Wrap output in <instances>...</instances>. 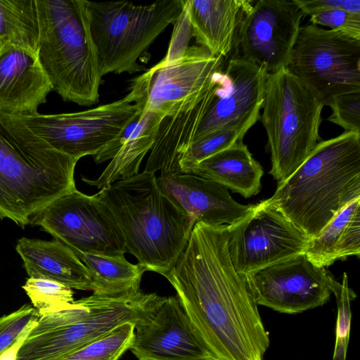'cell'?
I'll return each instance as SVG.
<instances>
[{"label": "cell", "instance_id": "obj_1", "mask_svg": "<svg viewBox=\"0 0 360 360\" xmlns=\"http://www.w3.org/2000/svg\"><path fill=\"white\" fill-rule=\"evenodd\" d=\"M229 237V225L196 223L184 250L164 277L218 360H264L269 333L246 276L232 264Z\"/></svg>", "mask_w": 360, "mask_h": 360}, {"label": "cell", "instance_id": "obj_2", "mask_svg": "<svg viewBox=\"0 0 360 360\" xmlns=\"http://www.w3.org/2000/svg\"><path fill=\"white\" fill-rule=\"evenodd\" d=\"M360 198V134L345 131L317 143L268 201L304 233L319 235L347 204Z\"/></svg>", "mask_w": 360, "mask_h": 360}, {"label": "cell", "instance_id": "obj_3", "mask_svg": "<svg viewBox=\"0 0 360 360\" xmlns=\"http://www.w3.org/2000/svg\"><path fill=\"white\" fill-rule=\"evenodd\" d=\"M98 192L122 232L127 252L147 271L164 276L195 226L185 211L161 191L155 173H139Z\"/></svg>", "mask_w": 360, "mask_h": 360}, {"label": "cell", "instance_id": "obj_4", "mask_svg": "<svg viewBox=\"0 0 360 360\" xmlns=\"http://www.w3.org/2000/svg\"><path fill=\"white\" fill-rule=\"evenodd\" d=\"M77 162L0 111V218L24 228L38 210L76 188Z\"/></svg>", "mask_w": 360, "mask_h": 360}, {"label": "cell", "instance_id": "obj_5", "mask_svg": "<svg viewBox=\"0 0 360 360\" xmlns=\"http://www.w3.org/2000/svg\"><path fill=\"white\" fill-rule=\"evenodd\" d=\"M37 56L64 101L89 106L99 101L100 74L86 0H37Z\"/></svg>", "mask_w": 360, "mask_h": 360}, {"label": "cell", "instance_id": "obj_6", "mask_svg": "<svg viewBox=\"0 0 360 360\" xmlns=\"http://www.w3.org/2000/svg\"><path fill=\"white\" fill-rule=\"evenodd\" d=\"M162 297L141 290L115 295L93 293L39 315L17 360H60L124 322L137 323Z\"/></svg>", "mask_w": 360, "mask_h": 360}, {"label": "cell", "instance_id": "obj_7", "mask_svg": "<svg viewBox=\"0 0 360 360\" xmlns=\"http://www.w3.org/2000/svg\"><path fill=\"white\" fill-rule=\"evenodd\" d=\"M183 8L184 0H158L148 4L86 0L101 75L141 71L139 58L170 24L177 21Z\"/></svg>", "mask_w": 360, "mask_h": 360}, {"label": "cell", "instance_id": "obj_8", "mask_svg": "<svg viewBox=\"0 0 360 360\" xmlns=\"http://www.w3.org/2000/svg\"><path fill=\"white\" fill-rule=\"evenodd\" d=\"M323 107L289 68L268 75L259 120L271 153L269 174L278 184L288 179L317 144Z\"/></svg>", "mask_w": 360, "mask_h": 360}, {"label": "cell", "instance_id": "obj_9", "mask_svg": "<svg viewBox=\"0 0 360 360\" xmlns=\"http://www.w3.org/2000/svg\"><path fill=\"white\" fill-rule=\"evenodd\" d=\"M288 68L329 106L338 96L360 93V39L312 24L300 26Z\"/></svg>", "mask_w": 360, "mask_h": 360}, {"label": "cell", "instance_id": "obj_10", "mask_svg": "<svg viewBox=\"0 0 360 360\" xmlns=\"http://www.w3.org/2000/svg\"><path fill=\"white\" fill-rule=\"evenodd\" d=\"M224 60L203 46H186L166 56L135 78L131 91L142 111L163 117L184 111L197 101L213 75L223 70Z\"/></svg>", "mask_w": 360, "mask_h": 360}, {"label": "cell", "instance_id": "obj_11", "mask_svg": "<svg viewBox=\"0 0 360 360\" xmlns=\"http://www.w3.org/2000/svg\"><path fill=\"white\" fill-rule=\"evenodd\" d=\"M30 224L41 227L76 255L122 256L127 252L122 232L99 192L88 195L75 188L38 210Z\"/></svg>", "mask_w": 360, "mask_h": 360}, {"label": "cell", "instance_id": "obj_12", "mask_svg": "<svg viewBox=\"0 0 360 360\" xmlns=\"http://www.w3.org/2000/svg\"><path fill=\"white\" fill-rule=\"evenodd\" d=\"M141 111L129 91L118 101L80 112L9 115L55 150L79 160L94 156Z\"/></svg>", "mask_w": 360, "mask_h": 360}, {"label": "cell", "instance_id": "obj_13", "mask_svg": "<svg viewBox=\"0 0 360 360\" xmlns=\"http://www.w3.org/2000/svg\"><path fill=\"white\" fill-rule=\"evenodd\" d=\"M268 75L256 64L230 59L201 96L202 114L191 144L221 130H237L245 136L260 118Z\"/></svg>", "mask_w": 360, "mask_h": 360}, {"label": "cell", "instance_id": "obj_14", "mask_svg": "<svg viewBox=\"0 0 360 360\" xmlns=\"http://www.w3.org/2000/svg\"><path fill=\"white\" fill-rule=\"evenodd\" d=\"M229 226L230 258L245 276L304 253L308 240L267 199Z\"/></svg>", "mask_w": 360, "mask_h": 360}, {"label": "cell", "instance_id": "obj_15", "mask_svg": "<svg viewBox=\"0 0 360 360\" xmlns=\"http://www.w3.org/2000/svg\"><path fill=\"white\" fill-rule=\"evenodd\" d=\"M304 17L294 0L253 1L238 30L236 57L268 74L288 68Z\"/></svg>", "mask_w": 360, "mask_h": 360}, {"label": "cell", "instance_id": "obj_16", "mask_svg": "<svg viewBox=\"0 0 360 360\" xmlns=\"http://www.w3.org/2000/svg\"><path fill=\"white\" fill-rule=\"evenodd\" d=\"M257 305L301 313L328 302L336 281L302 253L245 276Z\"/></svg>", "mask_w": 360, "mask_h": 360}, {"label": "cell", "instance_id": "obj_17", "mask_svg": "<svg viewBox=\"0 0 360 360\" xmlns=\"http://www.w3.org/2000/svg\"><path fill=\"white\" fill-rule=\"evenodd\" d=\"M129 349L139 360H218L196 332L176 296L163 297L135 323Z\"/></svg>", "mask_w": 360, "mask_h": 360}, {"label": "cell", "instance_id": "obj_18", "mask_svg": "<svg viewBox=\"0 0 360 360\" xmlns=\"http://www.w3.org/2000/svg\"><path fill=\"white\" fill-rule=\"evenodd\" d=\"M157 181L161 191L185 211L194 225H233L255 207L238 203L226 186L193 174L160 175Z\"/></svg>", "mask_w": 360, "mask_h": 360}, {"label": "cell", "instance_id": "obj_19", "mask_svg": "<svg viewBox=\"0 0 360 360\" xmlns=\"http://www.w3.org/2000/svg\"><path fill=\"white\" fill-rule=\"evenodd\" d=\"M52 91L37 54L13 46L0 48V111L15 115L37 114Z\"/></svg>", "mask_w": 360, "mask_h": 360}, {"label": "cell", "instance_id": "obj_20", "mask_svg": "<svg viewBox=\"0 0 360 360\" xmlns=\"http://www.w3.org/2000/svg\"><path fill=\"white\" fill-rule=\"evenodd\" d=\"M250 0H184L191 36L214 56H226L234 47L239 26L252 7Z\"/></svg>", "mask_w": 360, "mask_h": 360}, {"label": "cell", "instance_id": "obj_21", "mask_svg": "<svg viewBox=\"0 0 360 360\" xmlns=\"http://www.w3.org/2000/svg\"><path fill=\"white\" fill-rule=\"evenodd\" d=\"M15 249L29 277L51 280L71 289L92 290L86 266L60 240L22 237L17 241Z\"/></svg>", "mask_w": 360, "mask_h": 360}, {"label": "cell", "instance_id": "obj_22", "mask_svg": "<svg viewBox=\"0 0 360 360\" xmlns=\"http://www.w3.org/2000/svg\"><path fill=\"white\" fill-rule=\"evenodd\" d=\"M190 173L219 183L247 198L260 191L264 172L248 146L239 141L198 162Z\"/></svg>", "mask_w": 360, "mask_h": 360}, {"label": "cell", "instance_id": "obj_23", "mask_svg": "<svg viewBox=\"0 0 360 360\" xmlns=\"http://www.w3.org/2000/svg\"><path fill=\"white\" fill-rule=\"evenodd\" d=\"M304 254L316 266L326 268L338 259L360 255V198L343 207L319 235L308 239Z\"/></svg>", "mask_w": 360, "mask_h": 360}, {"label": "cell", "instance_id": "obj_24", "mask_svg": "<svg viewBox=\"0 0 360 360\" xmlns=\"http://www.w3.org/2000/svg\"><path fill=\"white\" fill-rule=\"evenodd\" d=\"M162 116L144 110L129 137L96 179L82 176V180L100 190L113 183L139 174L144 157L151 150Z\"/></svg>", "mask_w": 360, "mask_h": 360}, {"label": "cell", "instance_id": "obj_25", "mask_svg": "<svg viewBox=\"0 0 360 360\" xmlns=\"http://www.w3.org/2000/svg\"><path fill=\"white\" fill-rule=\"evenodd\" d=\"M77 256L89 271L94 294L115 295L138 291L147 271L140 264L128 262L124 255L79 253Z\"/></svg>", "mask_w": 360, "mask_h": 360}, {"label": "cell", "instance_id": "obj_26", "mask_svg": "<svg viewBox=\"0 0 360 360\" xmlns=\"http://www.w3.org/2000/svg\"><path fill=\"white\" fill-rule=\"evenodd\" d=\"M37 0H0V48L13 46L37 54Z\"/></svg>", "mask_w": 360, "mask_h": 360}, {"label": "cell", "instance_id": "obj_27", "mask_svg": "<svg viewBox=\"0 0 360 360\" xmlns=\"http://www.w3.org/2000/svg\"><path fill=\"white\" fill-rule=\"evenodd\" d=\"M135 323L124 322L60 360H120L130 349Z\"/></svg>", "mask_w": 360, "mask_h": 360}, {"label": "cell", "instance_id": "obj_28", "mask_svg": "<svg viewBox=\"0 0 360 360\" xmlns=\"http://www.w3.org/2000/svg\"><path fill=\"white\" fill-rule=\"evenodd\" d=\"M22 288L39 315L66 307L75 301L70 288L51 280L29 277Z\"/></svg>", "mask_w": 360, "mask_h": 360}, {"label": "cell", "instance_id": "obj_29", "mask_svg": "<svg viewBox=\"0 0 360 360\" xmlns=\"http://www.w3.org/2000/svg\"><path fill=\"white\" fill-rule=\"evenodd\" d=\"M244 135L237 130H221L211 133L192 143L182 155L179 168L181 174L190 173L198 162L243 141Z\"/></svg>", "mask_w": 360, "mask_h": 360}, {"label": "cell", "instance_id": "obj_30", "mask_svg": "<svg viewBox=\"0 0 360 360\" xmlns=\"http://www.w3.org/2000/svg\"><path fill=\"white\" fill-rule=\"evenodd\" d=\"M332 293L334 294L338 307L335 328V344L332 360H345L349 341L351 326V301L356 294L349 286L348 276L343 274L342 283L335 281Z\"/></svg>", "mask_w": 360, "mask_h": 360}, {"label": "cell", "instance_id": "obj_31", "mask_svg": "<svg viewBox=\"0 0 360 360\" xmlns=\"http://www.w3.org/2000/svg\"><path fill=\"white\" fill-rule=\"evenodd\" d=\"M33 306L25 304L0 317V356L32 328L39 319Z\"/></svg>", "mask_w": 360, "mask_h": 360}, {"label": "cell", "instance_id": "obj_32", "mask_svg": "<svg viewBox=\"0 0 360 360\" xmlns=\"http://www.w3.org/2000/svg\"><path fill=\"white\" fill-rule=\"evenodd\" d=\"M332 113L327 118L345 131L360 134V93H352L335 97L330 105Z\"/></svg>", "mask_w": 360, "mask_h": 360}, {"label": "cell", "instance_id": "obj_33", "mask_svg": "<svg viewBox=\"0 0 360 360\" xmlns=\"http://www.w3.org/2000/svg\"><path fill=\"white\" fill-rule=\"evenodd\" d=\"M309 22L328 27L353 38L360 39V15L342 9H328L311 14Z\"/></svg>", "mask_w": 360, "mask_h": 360}, {"label": "cell", "instance_id": "obj_34", "mask_svg": "<svg viewBox=\"0 0 360 360\" xmlns=\"http://www.w3.org/2000/svg\"><path fill=\"white\" fill-rule=\"evenodd\" d=\"M304 15L328 9H342L360 15V0H294Z\"/></svg>", "mask_w": 360, "mask_h": 360}, {"label": "cell", "instance_id": "obj_35", "mask_svg": "<svg viewBox=\"0 0 360 360\" xmlns=\"http://www.w3.org/2000/svg\"><path fill=\"white\" fill-rule=\"evenodd\" d=\"M142 114V111L139 112L110 142L94 156V161L97 164H101L113 158L129 137L131 133L140 120Z\"/></svg>", "mask_w": 360, "mask_h": 360}, {"label": "cell", "instance_id": "obj_36", "mask_svg": "<svg viewBox=\"0 0 360 360\" xmlns=\"http://www.w3.org/2000/svg\"><path fill=\"white\" fill-rule=\"evenodd\" d=\"M29 333L20 337L9 349L0 356V360H17L18 353Z\"/></svg>", "mask_w": 360, "mask_h": 360}, {"label": "cell", "instance_id": "obj_37", "mask_svg": "<svg viewBox=\"0 0 360 360\" xmlns=\"http://www.w3.org/2000/svg\"><path fill=\"white\" fill-rule=\"evenodd\" d=\"M200 360H217V359H200Z\"/></svg>", "mask_w": 360, "mask_h": 360}]
</instances>
